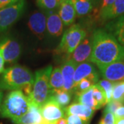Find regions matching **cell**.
Instances as JSON below:
<instances>
[{
	"label": "cell",
	"instance_id": "cell-1",
	"mask_svg": "<svg viewBox=\"0 0 124 124\" xmlns=\"http://www.w3.org/2000/svg\"><path fill=\"white\" fill-rule=\"evenodd\" d=\"M124 60V47L104 29H97L93 32V50L90 62L98 68L113 62Z\"/></svg>",
	"mask_w": 124,
	"mask_h": 124
},
{
	"label": "cell",
	"instance_id": "cell-2",
	"mask_svg": "<svg viewBox=\"0 0 124 124\" xmlns=\"http://www.w3.org/2000/svg\"><path fill=\"white\" fill-rule=\"evenodd\" d=\"M34 83V76L27 68L15 66L5 69L0 77V88L10 90H20L29 96Z\"/></svg>",
	"mask_w": 124,
	"mask_h": 124
},
{
	"label": "cell",
	"instance_id": "cell-3",
	"mask_svg": "<svg viewBox=\"0 0 124 124\" xmlns=\"http://www.w3.org/2000/svg\"><path fill=\"white\" fill-rule=\"evenodd\" d=\"M31 101L22 90H12L2 102L0 116L10 119L13 122L26 114L30 108Z\"/></svg>",
	"mask_w": 124,
	"mask_h": 124
},
{
	"label": "cell",
	"instance_id": "cell-4",
	"mask_svg": "<svg viewBox=\"0 0 124 124\" xmlns=\"http://www.w3.org/2000/svg\"><path fill=\"white\" fill-rule=\"evenodd\" d=\"M53 70V67L49 66L40 69L35 72L34 83L31 94L28 96L31 103L41 107L46 101L51 94L49 79Z\"/></svg>",
	"mask_w": 124,
	"mask_h": 124
},
{
	"label": "cell",
	"instance_id": "cell-5",
	"mask_svg": "<svg viewBox=\"0 0 124 124\" xmlns=\"http://www.w3.org/2000/svg\"><path fill=\"white\" fill-rule=\"evenodd\" d=\"M87 34L85 29L79 23L71 25L63 32L61 42L54 52L57 54H66L70 56Z\"/></svg>",
	"mask_w": 124,
	"mask_h": 124
},
{
	"label": "cell",
	"instance_id": "cell-6",
	"mask_svg": "<svg viewBox=\"0 0 124 124\" xmlns=\"http://www.w3.org/2000/svg\"><path fill=\"white\" fill-rule=\"evenodd\" d=\"M26 8V0H20L14 4L0 9V32H4L22 17Z\"/></svg>",
	"mask_w": 124,
	"mask_h": 124
},
{
	"label": "cell",
	"instance_id": "cell-7",
	"mask_svg": "<svg viewBox=\"0 0 124 124\" xmlns=\"http://www.w3.org/2000/svg\"><path fill=\"white\" fill-rule=\"evenodd\" d=\"M39 108L42 117L48 124H53L56 121L66 117L63 108L51 97Z\"/></svg>",
	"mask_w": 124,
	"mask_h": 124
},
{
	"label": "cell",
	"instance_id": "cell-8",
	"mask_svg": "<svg viewBox=\"0 0 124 124\" xmlns=\"http://www.w3.org/2000/svg\"><path fill=\"white\" fill-rule=\"evenodd\" d=\"M0 50L5 62L8 63H13L17 62L22 52L20 44L17 41L8 37L0 40Z\"/></svg>",
	"mask_w": 124,
	"mask_h": 124
},
{
	"label": "cell",
	"instance_id": "cell-9",
	"mask_svg": "<svg viewBox=\"0 0 124 124\" xmlns=\"http://www.w3.org/2000/svg\"><path fill=\"white\" fill-rule=\"evenodd\" d=\"M93 50V33L87 34L84 40L71 54L70 59L78 65L84 62H90Z\"/></svg>",
	"mask_w": 124,
	"mask_h": 124
},
{
	"label": "cell",
	"instance_id": "cell-10",
	"mask_svg": "<svg viewBox=\"0 0 124 124\" xmlns=\"http://www.w3.org/2000/svg\"><path fill=\"white\" fill-rule=\"evenodd\" d=\"M99 69L104 79L113 83L124 81V60L113 62Z\"/></svg>",
	"mask_w": 124,
	"mask_h": 124
},
{
	"label": "cell",
	"instance_id": "cell-11",
	"mask_svg": "<svg viewBox=\"0 0 124 124\" xmlns=\"http://www.w3.org/2000/svg\"><path fill=\"white\" fill-rule=\"evenodd\" d=\"M85 78L93 81L95 84L99 81V74L92 62H84L77 66L73 78L74 88L81 80Z\"/></svg>",
	"mask_w": 124,
	"mask_h": 124
},
{
	"label": "cell",
	"instance_id": "cell-12",
	"mask_svg": "<svg viewBox=\"0 0 124 124\" xmlns=\"http://www.w3.org/2000/svg\"><path fill=\"white\" fill-rule=\"evenodd\" d=\"M28 26L31 31L39 39L44 38L46 31V15L44 12L36 10L28 19Z\"/></svg>",
	"mask_w": 124,
	"mask_h": 124
},
{
	"label": "cell",
	"instance_id": "cell-13",
	"mask_svg": "<svg viewBox=\"0 0 124 124\" xmlns=\"http://www.w3.org/2000/svg\"><path fill=\"white\" fill-rule=\"evenodd\" d=\"M77 64L74 61L69 59L64 62L61 66L63 79V90L68 92H73L74 88V74Z\"/></svg>",
	"mask_w": 124,
	"mask_h": 124
},
{
	"label": "cell",
	"instance_id": "cell-14",
	"mask_svg": "<svg viewBox=\"0 0 124 124\" xmlns=\"http://www.w3.org/2000/svg\"><path fill=\"white\" fill-rule=\"evenodd\" d=\"M66 116L76 115L81 119L90 122L94 115V110L90 107L81 104L78 102H74L70 105L63 108Z\"/></svg>",
	"mask_w": 124,
	"mask_h": 124
},
{
	"label": "cell",
	"instance_id": "cell-15",
	"mask_svg": "<svg viewBox=\"0 0 124 124\" xmlns=\"http://www.w3.org/2000/svg\"><path fill=\"white\" fill-rule=\"evenodd\" d=\"M58 13L65 26L72 25L77 17V14L72 1L61 0Z\"/></svg>",
	"mask_w": 124,
	"mask_h": 124
},
{
	"label": "cell",
	"instance_id": "cell-16",
	"mask_svg": "<svg viewBox=\"0 0 124 124\" xmlns=\"http://www.w3.org/2000/svg\"><path fill=\"white\" fill-rule=\"evenodd\" d=\"M15 124H48L42 117L39 107L31 103L26 114L13 121Z\"/></svg>",
	"mask_w": 124,
	"mask_h": 124
},
{
	"label": "cell",
	"instance_id": "cell-17",
	"mask_svg": "<svg viewBox=\"0 0 124 124\" xmlns=\"http://www.w3.org/2000/svg\"><path fill=\"white\" fill-rule=\"evenodd\" d=\"M48 17L46 18V28L50 35L59 37L63 33V23L59 15L56 11L46 13Z\"/></svg>",
	"mask_w": 124,
	"mask_h": 124
},
{
	"label": "cell",
	"instance_id": "cell-18",
	"mask_svg": "<svg viewBox=\"0 0 124 124\" xmlns=\"http://www.w3.org/2000/svg\"><path fill=\"white\" fill-rule=\"evenodd\" d=\"M106 30L115 36L120 44L124 47V15L109 21L106 26Z\"/></svg>",
	"mask_w": 124,
	"mask_h": 124
},
{
	"label": "cell",
	"instance_id": "cell-19",
	"mask_svg": "<svg viewBox=\"0 0 124 124\" xmlns=\"http://www.w3.org/2000/svg\"><path fill=\"white\" fill-rule=\"evenodd\" d=\"M124 15V0H115L110 6L99 15V19L109 22Z\"/></svg>",
	"mask_w": 124,
	"mask_h": 124
},
{
	"label": "cell",
	"instance_id": "cell-20",
	"mask_svg": "<svg viewBox=\"0 0 124 124\" xmlns=\"http://www.w3.org/2000/svg\"><path fill=\"white\" fill-rule=\"evenodd\" d=\"M75 9L77 17H83L94 11L93 0H72Z\"/></svg>",
	"mask_w": 124,
	"mask_h": 124
},
{
	"label": "cell",
	"instance_id": "cell-21",
	"mask_svg": "<svg viewBox=\"0 0 124 124\" xmlns=\"http://www.w3.org/2000/svg\"><path fill=\"white\" fill-rule=\"evenodd\" d=\"M50 97L53 98L62 108H65L70 103L72 99V93L68 92L63 89L52 90Z\"/></svg>",
	"mask_w": 124,
	"mask_h": 124
},
{
	"label": "cell",
	"instance_id": "cell-22",
	"mask_svg": "<svg viewBox=\"0 0 124 124\" xmlns=\"http://www.w3.org/2000/svg\"><path fill=\"white\" fill-rule=\"evenodd\" d=\"M76 95H77V101L78 103L86 106L90 107L94 110L99 109L93 97V87L86 91L77 94Z\"/></svg>",
	"mask_w": 124,
	"mask_h": 124
},
{
	"label": "cell",
	"instance_id": "cell-23",
	"mask_svg": "<svg viewBox=\"0 0 124 124\" xmlns=\"http://www.w3.org/2000/svg\"><path fill=\"white\" fill-rule=\"evenodd\" d=\"M49 85L51 90L63 89V79L60 68L56 67L52 70L50 76Z\"/></svg>",
	"mask_w": 124,
	"mask_h": 124
},
{
	"label": "cell",
	"instance_id": "cell-24",
	"mask_svg": "<svg viewBox=\"0 0 124 124\" xmlns=\"http://www.w3.org/2000/svg\"><path fill=\"white\" fill-rule=\"evenodd\" d=\"M93 94L94 99L97 103L99 109L106 105L107 101L106 94L101 88L97 84H94L93 86Z\"/></svg>",
	"mask_w": 124,
	"mask_h": 124
},
{
	"label": "cell",
	"instance_id": "cell-25",
	"mask_svg": "<svg viewBox=\"0 0 124 124\" xmlns=\"http://www.w3.org/2000/svg\"><path fill=\"white\" fill-rule=\"evenodd\" d=\"M37 4L46 13L55 11L59 7V0H37Z\"/></svg>",
	"mask_w": 124,
	"mask_h": 124
},
{
	"label": "cell",
	"instance_id": "cell-26",
	"mask_svg": "<svg viewBox=\"0 0 124 124\" xmlns=\"http://www.w3.org/2000/svg\"><path fill=\"white\" fill-rule=\"evenodd\" d=\"M112 99L118 101L124 105V81L115 83Z\"/></svg>",
	"mask_w": 124,
	"mask_h": 124
},
{
	"label": "cell",
	"instance_id": "cell-27",
	"mask_svg": "<svg viewBox=\"0 0 124 124\" xmlns=\"http://www.w3.org/2000/svg\"><path fill=\"white\" fill-rule=\"evenodd\" d=\"M97 84L103 90V92L106 94L107 103H108V102H110L112 100V91H113V88H114L115 83L111 82L110 81H108V80L103 79L99 80Z\"/></svg>",
	"mask_w": 124,
	"mask_h": 124
},
{
	"label": "cell",
	"instance_id": "cell-28",
	"mask_svg": "<svg viewBox=\"0 0 124 124\" xmlns=\"http://www.w3.org/2000/svg\"><path fill=\"white\" fill-rule=\"evenodd\" d=\"M95 84L93 81L89 79L85 78L80 81L76 85L73 89V92L76 93V94L83 93L84 91L88 90V89L91 88Z\"/></svg>",
	"mask_w": 124,
	"mask_h": 124
},
{
	"label": "cell",
	"instance_id": "cell-29",
	"mask_svg": "<svg viewBox=\"0 0 124 124\" xmlns=\"http://www.w3.org/2000/svg\"><path fill=\"white\" fill-rule=\"evenodd\" d=\"M124 106V104L118 101H115L112 99L110 101L108 102L106 104V107L104 110V112H109L114 115L115 111L119 108L120 106Z\"/></svg>",
	"mask_w": 124,
	"mask_h": 124
},
{
	"label": "cell",
	"instance_id": "cell-30",
	"mask_svg": "<svg viewBox=\"0 0 124 124\" xmlns=\"http://www.w3.org/2000/svg\"><path fill=\"white\" fill-rule=\"evenodd\" d=\"M99 124H115V117L109 112H103V116Z\"/></svg>",
	"mask_w": 124,
	"mask_h": 124
},
{
	"label": "cell",
	"instance_id": "cell-31",
	"mask_svg": "<svg viewBox=\"0 0 124 124\" xmlns=\"http://www.w3.org/2000/svg\"><path fill=\"white\" fill-rule=\"evenodd\" d=\"M68 124H89L88 121L81 119L80 117L76 115L66 116Z\"/></svg>",
	"mask_w": 124,
	"mask_h": 124
},
{
	"label": "cell",
	"instance_id": "cell-32",
	"mask_svg": "<svg viewBox=\"0 0 124 124\" xmlns=\"http://www.w3.org/2000/svg\"><path fill=\"white\" fill-rule=\"evenodd\" d=\"M115 0H101L100 1V4L98 8V12H99V15L103 13V11H105L106 9H108L111 5L114 3Z\"/></svg>",
	"mask_w": 124,
	"mask_h": 124
},
{
	"label": "cell",
	"instance_id": "cell-33",
	"mask_svg": "<svg viewBox=\"0 0 124 124\" xmlns=\"http://www.w3.org/2000/svg\"><path fill=\"white\" fill-rule=\"evenodd\" d=\"M20 0H0V9L14 4Z\"/></svg>",
	"mask_w": 124,
	"mask_h": 124
},
{
	"label": "cell",
	"instance_id": "cell-34",
	"mask_svg": "<svg viewBox=\"0 0 124 124\" xmlns=\"http://www.w3.org/2000/svg\"><path fill=\"white\" fill-rule=\"evenodd\" d=\"M114 116L115 117V119L124 118V106H120L114 113Z\"/></svg>",
	"mask_w": 124,
	"mask_h": 124
},
{
	"label": "cell",
	"instance_id": "cell-35",
	"mask_svg": "<svg viewBox=\"0 0 124 124\" xmlns=\"http://www.w3.org/2000/svg\"><path fill=\"white\" fill-rule=\"evenodd\" d=\"M4 59L3 57L2 53H1V51L0 50V74H1L4 71Z\"/></svg>",
	"mask_w": 124,
	"mask_h": 124
},
{
	"label": "cell",
	"instance_id": "cell-36",
	"mask_svg": "<svg viewBox=\"0 0 124 124\" xmlns=\"http://www.w3.org/2000/svg\"><path fill=\"white\" fill-rule=\"evenodd\" d=\"M53 124H68L66 117H63V118H62L56 121Z\"/></svg>",
	"mask_w": 124,
	"mask_h": 124
},
{
	"label": "cell",
	"instance_id": "cell-37",
	"mask_svg": "<svg viewBox=\"0 0 124 124\" xmlns=\"http://www.w3.org/2000/svg\"><path fill=\"white\" fill-rule=\"evenodd\" d=\"M115 124H124V118L115 119Z\"/></svg>",
	"mask_w": 124,
	"mask_h": 124
},
{
	"label": "cell",
	"instance_id": "cell-38",
	"mask_svg": "<svg viewBox=\"0 0 124 124\" xmlns=\"http://www.w3.org/2000/svg\"><path fill=\"white\" fill-rule=\"evenodd\" d=\"M2 100H3V93L0 92V108L1 106V103H2Z\"/></svg>",
	"mask_w": 124,
	"mask_h": 124
},
{
	"label": "cell",
	"instance_id": "cell-39",
	"mask_svg": "<svg viewBox=\"0 0 124 124\" xmlns=\"http://www.w3.org/2000/svg\"><path fill=\"white\" fill-rule=\"evenodd\" d=\"M59 1H61V0H59Z\"/></svg>",
	"mask_w": 124,
	"mask_h": 124
},
{
	"label": "cell",
	"instance_id": "cell-40",
	"mask_svg": "<svg viewBox=\"0 0 124 124\" xmlns=\"http://www.w3.org/2000/svg\"><path fill=\"white\" fill-rule=\"evenodd\" d=\"M99 1H101V0H99Z\"/></svg>",
	"mask_w": 124,
	"mask_h": 124
},
{
	"label": "cell",
	"instance_id": "cell-41",
	"mask_svg": "<svg viewBox=\"0 0 124 124\" xmlns=\"http://www.w3.org/2000/svg\"></svg>",
	"mask_w": 124,
	"mask_h": 124
}]
</instances>
